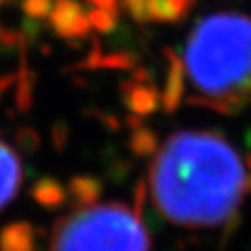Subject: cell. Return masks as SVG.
Here are the masks:
<instances>
[{
	"instance_id": "obj_8",
	"label": "cell",
	"mask_w": 251,
	"mask_h": 251,
	"mask_svg": "<svg viewBox=\"0 0 251 251\" xmlns=\"http://www.w3.org/2000/svg\"><path fill=\"white\" fill-rule=\"evenodd\" d=\"M0 251H38V229L24 220L2 226Z\"/></svg>"
},
{
	"instance_id": "obj_19",
	"label": "cell",
	"mask_w": 251,
	"mask_h": 251,
	"mask_svg": "<svg viewBox=\"0 0 251 251\" xmlns=\"http://www.w3.org/2000/svg\"><path fill=\"white\" fill-rule=\"evenodd\" d=\"M51 139H53V145L57 151H64V147L68 145V139H70V129L64 123H55L51 127Z\"/></svg>"
},
{
	"instance_id": "obj_11",
	"label": "cell",
	"mask_w": 251,
	"mask_h": 251,
	"mask_svg": "<svg viewBox=\"0 0 251 251\" xmlns=\"http://www.w3.org/2000/svg\"><path fill=\"white\" fill-rule=\"evenodd\" d=\"M30 196L44 210H57L68 204V190L61 186L59 180L51 176H42L40 180H36L30 188Z\"/></svg>"
},
{
	"instance_id": "obj_17",
	"label": "cell",
	"mask_w": 251,
	"mask_h": 251,
	"mask_svg": "<svg viewBox=\"0 0 251 251\" xmlns=\"http://www.w3.org/2000/svg\"><path fill=\"white\" fill-rule=\"evenodd\" d=\"M53 2L51 0H22V10L30 20H44L50 16Z\"/></svg>"
},
{
	"instance_id": "obj_7",
	"label": "cell",
	"mask_w": 251,
	"mask_h": 251,
	"mask_svg": "<svg viewBox=\"0 0 251 251\" xmlns=\"http://www.w3.org/2000/svg\"><path fill=\"white\" fill-rule=\"evenodd\" d=\"M164 57L168 61V72H166V85L160 101L166 113H174L180 107L184 97V61L172 48L164 50Z\"/></svg>"
},
{
	"instance_id": "obj_15",
	"label": "cell",
	"mask_w": 251,
	"mask_h": 251,
	"mask_svg": "<svg viewBox=\"0 0 251 251\" xmlns=\"http://www.w3.org/2000/svg\"><path fill=\"white\" fill-rule=\"evenodd\" d=\"M40 135H38V131L36 129H32V127H20L16 133H14V145H16V149L22 152V154H26V156H32V154H36L38 151H40Z\"/></svg>"
},
{
	"instance_id": "obj_18",
	"label": "cell",
	"mask_w": 251,
	"mask_h": 251,
	"mask_svg": "<svg viewBox=\"0 0 251 251\" xmlns=\"http://www.w3.org/2000/svg\"><path fill=\"white\" fill-rule=\"evenodd\" d=\"M147 4L149 0H123V6L127 8V12L131 14V18L139 24L149 20V12H147Z\"/></svg>"
},
{
	"instance_id": "obj_2",
	"label": "cell",
	"mask_w": 251,
	"mask_h": 251,
	"mask_svg": "<svg viewBox=\"0 0 251 251\" xmlns=\"http://www.w3.org/2000/svg\"><path fill=\"white\" fill-rule=\"evenodd\" d=\"M190 105L235 115L251 101V16L214 12L196 22L184 48Z\"/></svg>"
},
{
	"instance_id": "obj_20",
	"label": "cell",
	"mask_w": 251,
	"mask_h": 251,
	"mask_svg": "<svg viewBox=\"0 0 251 251\" xmlns=\"http://www.w3.org/2000/svg\"><path fill=\"white\" fill-rule=\"evenodd\" d=\"M87 2H91V4H95L97 8H103V10L119 12V2H117V0H87Z\"/></svg>"
},
{
	"instance_id": "obj_1",
	"label": "cell",
	"mask_w": 251,
	"mask_h": 251,
	"mask_svg": "<svg viewBox=\"0 0 251 251\" xmlns=\"http://www.w3.org/2000/svg\"><path fill=\"white\" fill-rule=\"evenodd\" d=\"M156 210L174 226L206 229L229 224L251 192L241 156L214 131L172 133L149 168Z\"/></svg>"
},
{
	"instance_id": "obj_6",
	"label": "cell",
	"mask_w": 251,
	"mask_h": 251,
	"mask_svg": "<svg viewBox=\"0 0 251 251\" xmlns=\"http://www.w3.org/2000/svg\"><path fill=\"white\" fill-rule=\"evenodd\" d=\"M22 180L24 172L18 152L0 139V210L16 198Z\"/></svg>"
},
{
	"instance_id": "obj_9",
	"label": "cell",
	"mask_w": 251,
	"mask_h": 251,
	"mask_svg": "<svg viewBox=\"0 0 251 251\" xmlns=\"http://www.w3.org/2000/svg\"><path fill=\"white\" fill-rule=\"evenodd\" d=\"M79 68H85V70H135L137 57L129 51L101 53L99 42L93 40V48H91L89 55L79 64Z\"/></svg>"
},
{
	"instance_id": "obj_3",
	"label": "cell",
	"mask_w": 251,
	"mask_h": 251,
	"mask_svg": "<svg viewBox=\"0 0 251 251\" xmlns=\"http://www.w3.org/2000/svg\"><path fill=\"white\" fill-rule=\"evenodd\" d=\"M51 251H151V237L135 210L119 202L75 208L53 224Z\"/></svg>"
},
{
	"instance_id": "obj_5",
	"label": "cell",
	"mask_w": 251,
	"mask_h": 251,
	"mask_svg": "<svg viewBox=\"0 0 251 251\" xmlns=\"http://www.w3.org/2000/svg\"><path fill=\"white\" fill-rule=\"evenodd\" d=\"M50 26L53 32L70 42L83 40L89 34V20L75 0H55L50 12Z\"/></svg>"
},
{
	"instance_id": "obj_14",
	"label": "cell",
	"mask_w": 251,
	"mask_h": 251,
	"mask_svg": "<svg viewBox=\"0 0 251 251\" xmlns=\"http://www.w3.org/2000/svg\"><path fill=\"white\" fill-rule=\"evenodd\" d=\"M34 85H36V75L28 70L26 61H24V66L16 72V83H14V89H16V107H18V111L26 113V111L32 107Z\"/></svg>"
},
{
	"instance_id": "obj_21",
	"label": "cell",
	"mask_w": 251,
	"mask_h": 251,
	"mask_svg": "<svg viewBox=\"0 0 251 251\" xmlns=\"http://www.w3.org/2000/svg\"><path fill=\"white\" fill-rule=\"evenodd\" d=\"M245 166H247V170H249V172H251V154H249V156H247V160H245Z\"/></svg>"
},
{
	"instance_id": "obj_12",
	"label": "cell",
	"mask_w": 251,
	"mask_h": 251,
	"mask_svg": "<svg viewBox=\"0 0 251 251\" xmlns=\"http://www.w3.org/2000/svg\"><path fill=\"white\" fill-rule=\"evenodd\" d=\"M196 2L198 0H149L147 4L149 20L164 22V24L180 22L190 14Z\"/></svg>"
},
{
	"instance_id": "obj_4",
	"label": "cell",
	"mask_w": 251,
	"mask_h": 251,
	"mask_svg": "<svg viewBox=\"0 0 251 251\" xmlns=\"http://www.w3.org/2000/svg\"><path fill=\"white\" fill-rule=\"evenodd\" d=\"M119 89H121L125 107L129 109L131 115H137L141 119L156 113V109L160 105V95H158L149 72L143 68H137L133 74V79H125Z\"/></svg>"
},
{
	"instance_id": "obj_10",
	"label": "cell",
	"mask_w": 251,
	"mask_h": 251,
	"mask_svg": "<svg viewBox=\"0 0 251 251\" xmlns=\"http://www.w3.org/2000/svg\"><path fill=\"white\" fill-rule=\"evenodd\" d=\"M68 192L72 196L74 208H91L103 196V182L89 174H77L70 180Z\"/></svg>"
},
{
	"instance_id": "obj_16",
	"label": "cell",
	"mask_w": 251,
	"mask_h": 251,
	"mask_svg": "<svg viewBox=\"0 0 251 251\" xmlns=\"http://www.w3.org/2000/svg\"><path fill=\"white\" fill-rule=\"evenodd\" d=\"M89 26H93L97 32L101 34H111L117 24H119V12H111V10H103V8H95L87 14Z\"/></svg>"
},
{
	"instance_id": "obj_13",
	"label": "cell",
	"mask_w": 251,
	"mask_h": 251,
	"mask_svg": "<svg viewBox=\"0 0 251 251\" xmlns=\"http://www.w3.org/2000/svg\"><path fill=\"white\" fill-rule=\"evenodd\" d=\"M129 123V127H131V137H129V147L133 151L135 156L139 158H149L152 154H156L158 151V135L149 129L147 125H143L141 117L137 115H129L127 119Z\"/></svg>"
}]
</instances>
